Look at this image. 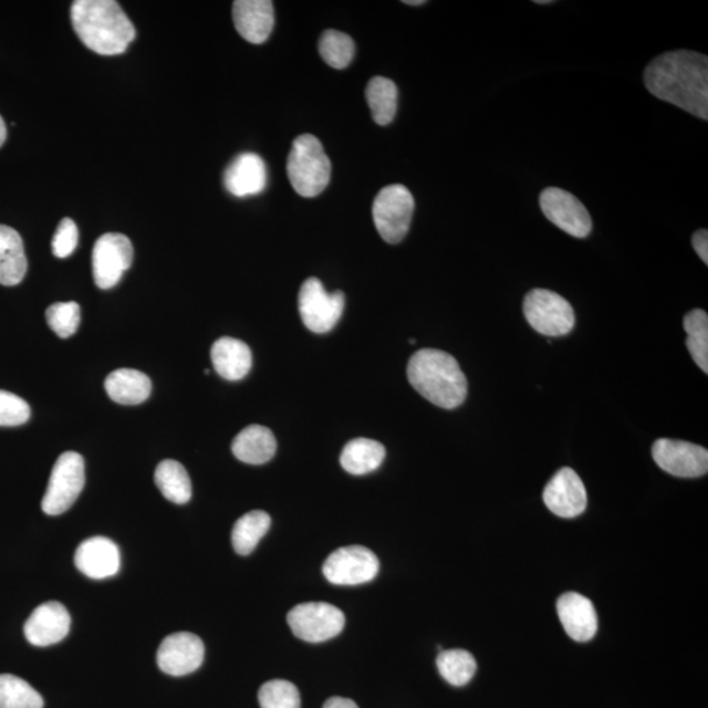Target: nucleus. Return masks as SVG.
I'll list each match as a JSON object with an SVG mask.
<instances>
[{
  "label": "nucleus",
  "instance_id": "nucleus-1",
  "mask_svg": "<svg viewBox=\"0 0 708 708\" xmlns=\"http://www.w3.org/2000/svg\"><path fill=\"white\" fill-rule=\"evenodd\" d=\"M644 83L657 98L698 118H708L707 55L676 51L656 56L644 71Z\"/></svg>",
  "mask_w": 708,
  "mask_h": 708
},
{
  "label": "nucleus",
  "instance_id": "nucleus-2",
  "mask_svg": "<svg viewBox=\"0 0 708 708\" xmlns=\"http://www.w3.org/2000/svg\"><path fill=\"white\" fill-rule=\"evenodd\" d=\"M71 23L90 51L118 55L136 39V30L115 0H76L71 6Z\"/></svg>",
  "mask_w": 708,
  "mask_h": 708
},
{
  "label": "nucleus",
  "instance_id": "nucleus-3",
  "mask_svg": "<svg viewBox=\"0 0 708 708\" xmlns=\"http://www.w3.org/2000/svg\"><path fill=\"white\" fill-rule=\"evenodd\" d=\"M409 384L445 409L462 406L467 396V379L458 361L451 354L438 350H421L410 357L407 367Z\"/></svg>",
  "mask_w": 708,
  "mask_h": 708
},
{
  "label": "nucleus",
  "instance_id": "nucleus-4",
  "mask_svg": "<svg viewBox=\"0 0 708 708\" xmlns=\"http://www.w3.org/2000/svg\"><path fill=\"white\" fill-rule=\"evenodd\" d=\"M287 171L296 194L308 198L321 195L331 179V162L321 140L311 134L296 138L288 157Z\"/></svg>",
  "mask_w": 708,
  "mask_h": 708
},
{
  "label": "nucleus",
  "instance_id": "nucleus-5",
  "mask_svg": "<svg viewBox=\"0 0 708 708\" xmlns=\"http://www.w3.org/2000/svg\"><path fill=\"white\" fill-rule=\"evenodd\" d=\"M523 315L538 334L564 336L575 327L576 316L571 303L548 289H534L523 301Z\"/></svg>",
  "mask_w": 708,
  "mask_h": 708
},
{
  "label": "nucleus",
  "instance_id": "nucleus-6",
  "mask_svg": "<svg viewBox=\"0 0 708 708\" xmlns=\"http://www.w3.org/2000/svg\"><path fill=\"white\" fill-rule=\"evenodd\" d=\"M415 211V200L402 184L381 190L373 204L375 228L385 242L398 244L406 238Z\"/></svg>",
  "mask_w": 708,
  "mask_h": 708
},
{
  "label": "nucleus",
  "instance_id": "nucleus-7",
  "mask_svg": "<svg viewBox=\"0 0 708 708\" xmlns=\"http://www.w3.org/2000/svg\"><path fill=\"white\" fill-rule=\"evenodd\" d=\"M86 472L84 459L75 451H66L56 459L51 479L41 507L49 516H59L69 511L75 500L80 498Z\"/></svg>",
  "mask_w": 708,
  "mask_h": 708
},
{
  "label": "nucleus",
  "instance_id": "nucleus-8",
  "mask_svg": "<svg viewBox=\"0 0 708 708\" xmlns=\"http://www.w3.org/2000/svg\"><path fill=\"white\" fill-rule=\"evenodd\" d=\"M302 322L315 334H327L343 316L345 295L343 292L329 293L316 278L303 282L299 296Z\"/></svg>",
  "mask_w": 708,
  "mask_h": 708
},
{
  "label": "nucleus",
  "instance_id": "nucleus-9",
  "mask_svg": "<svg viewBox=\"0 0 708 708\" xmlns=\"http://www.w3.org/2000/svg\"><path fill=\"white\" fill-rule=\"evenodd\" d=\"M288 623L293 634L309 643H322L342 634L345 615L325 602H306L292 608Z\"/></svg>",
  "mask_w": 708,
  "mask_h": 708
},
{
  "label": "nucleus",
  "instance_id": "nucleus-10",
  "mask_svg": "<svg viewBox=\"0 0 708 708\" xmlns=\"http://www.w3.org/2000/svg\"><path fill=\"white\" fill-rule=\"evenodd\" d=\"M133 254V244L123 233L110 232L98 238L92 252L96 285L104 290L115 288L131 268Z\"/></svg>",
  "mask_w": 708,
  "mask_h": 708
},
{
  "label": "nucleus",
  "instance_id": "nucleus-11",
  "mask_svg": "<svg viewBox=\"0 0 708 708\" xmlns=\"http://www.w3.org/2000/svg\"><path fill=\"white\" fill-rule=\"evenodd\" d=\"M378 571L379 562L374 552L356 544L332 552L323 565L325 579L335 585L369 583Z\"/></svg>",
  "mask_w": 708,
  "mask_h": 708
},
{
  "label": "nucleus",
  "instance_id": "nucleus-12",
  "mask_svg": "<svg viewBox=\"0 0 708 708\" xmlns=\"http://www.w3.org/2000/svg\"><path fill=\"white\" fill-rule=\"evenodd\" d=\"M541 209L549 221L573 238H586L592 231V219L583 202L561 188L544 189Z\"/></svg>",
  "mask_w": 708,
  "mask_h": 708
},
{
  "label": "nucleus",
  "instance_id": "nucleus-13",
  "mask_svg": "<svg viewBox=\"0 0 708 708\" xmlns=\"http://www.w3.org/2000/svg\"><path fill=\"white\" fill-rule=\"evenodd\" d=\"M655 462L678 478H699L708 471V451L704 446L660 438L653 446Z\"/></svg>",
  "mask_w": 708,
  "mask_h": 708
},
{
  "label": "nucleus",
  "instance_id": "nucleus-14",
  "mask_svg": "<svg viewBox=\"0 0 708 708\" xmlns=\"http://www.w3.org/2000/svg\"><path fill=\"white\" fill-rule=\"evenodd\" d=\"M204 656L205 647L200 637L190 633H176L162 642L157 662L166 675L181 677L200 668Z\"/></svg>",
  "mask_w": 708,
  "mask_h": 708
},
{
  "label": "nucleus",
  "instance_id": "nucleus-15",
  "mask_svg": "<svg viewBox=\"0 0 708 708\" xmlns=\"http://www.w3.org/2000/svg\"><path fill=\"white\" fill-rule=\"evenodd\" d=\"M543 501L552 513L563 519H575L585 512L587 506L583 480L570 467H563L544 487Z\"/></svg>",
  "mask_w": 708,
  "mask_h": 708
},
{
  "label": "nucleus",
  "instance_id": "nucleus-16",
  "mask_svg": "<svg viewBox=\"0 0 708 708\" xmlns=\"http://www.w3.org/2000/svg\"><path fill=\"white\" fill-rule=\"evenodd\" d=\"M71 618L67 608L51 601L34 608L24 626L27 641L35 647H49L60 643L70 632Z\"/></svg>",
  "mask_w": 708,
  "mask_h": 708
},
{
  "label": "nucleus",
  "instance_id": "nucleus-17",
  "mask_svg": "<svg viewBox=\"0 0 708 708\" xmlns=\"http://www.w3.org/2000/svg\"><path fill=\"white\" fill-rule=\"evenodd\" d=\"M75 565L90 579H108L119 571L122 555L117 544L110 538L92 537L76 549Z\"/></svg>",
  "mask_w": 708,
  "mask_h": 708
},
{
  "label": "nucleus",
  "instance_id": "nucleus-18",
  "mask_svg": "<svg viewBox=\"0 0 708 708\" xmlns=\"http://www.w3.org/2000/svg\"><path fill=\"white\" fill-rule=\"evenodd\" d=\"M559 620L571 639L587 642L597 634L598 618L590 598L579 593H564L556 602Z\"/></svg>",
  "mask_w": 708,
  "mask_h": 708
},
{
  "label": "nucleus",
  "instance_id": "nucleus-19",
  "mask_svg": "<svg viewBox=\"0 0 708 708\" xmlns=\"http://www.w3.org/2000/svg\"><path fill=\"white\" fill-rule=\"evenodd\" d=\"M232 19L246 41L263 44L273 31V3L269 0H237L232 6Z\"/></svg>",
  "mask_w": 708,
  "mask_h": 708
},
{
  "label": "nucleus",
  "instance_id": "nucleus-20",
  "mask_svg": "<svg viewBox=\"0 0 708 708\" xmlns=\"http://www.w3.org/2000/svg\"><path fill=\"white\" fill-rule=\"evenodd\" d=\"M267 167L258 154L238 155L226 169L223 183L232 196L248 197L263 192L267 187Z\"/></svg>",
  "mask_w": 708,
  "mask_h": 708
},
{
  "label": "nucleus",
  "instance_id": "nucleus-21",
  "mask_svg": "<svg viewBox=\"0 0 708 708\" xmlns=\"http://www.w3.org/2000/svg\"><path fill=\"white\" fill-rule=\"evenodd\" d=\"M211 361L222 378L240 381L251 371L252 353L250 346L240 340L221 337L211 346Z\"/></svg>",
  "mask_w": 708,
  "mask_h": 708
},
{
  "label": "nucleus",
  "instance_id": "nucleus-22",
  "mask_svg": "<svg viewBox=\"0 0 708 708\" xmlns=\"http://www.w3.org/2000/svg\"><path fill=\"white\" fill-rule=\"evenodd\" d=\"M278 449L274 435L263 425H250L233 438L232 452L248 465H264L271 460Z\"/></svg>",
  "mask_w": 708,
  "mask_h": 708
},
{
  "label": "nucleus",
  "instance_id": "nucleus-23",
  "mask_svg": "<svg viewBox=\"0 0 708 708\" xmlns=\"http://www.w3.org/2000/svg\"><path fill=\"white\" fill-rule=\"evenodd\" d=\"M28 261L23 239L10 226L0 225V283L15 287L23 281Z\"/></svg>",
  "mask_w": 708,
  "mask_h": 708
},
{
  "label": "nucleus",
  "instance_id": "nucleus-24",
  "mask_svg": "<svg viewBox=\"0 0 708 708\" xmlns=\"http://www.w3.org/2000/svg\"><path fill=\"white\" fill-rule=\"evenodd\" d=\"M152 388L150 378L134 369L112 372L105 379L106 394L113 402L124 406L140 405L148 399Z\"/></svg>",
  "mask_w": 708,
  "mask_h": 708
},
{
  "label": "nucleus",
  "instance_id": "nucleus-25",
  "mask_svg": "<svg viewBox=\"0 0 708 708\" xmlns=\"http://www.w3.org/2000/svg\"><path fill=\"white\" fill-rule=\"evenodd\" d=\"M386 457L385 446L369 438H356L344 446L340 464L352 476H365L378 469Z\"/></svg>",
  "mask_w": 708,
  "mask_h": 708
},
{
  "label": "nucleus",
  "instance_id": "nucleus-26",
  "mask_svg": "<svg viewBox=\"0 0 708 708\" xmlns=\"http://www.w3.org/2000/svg\"><path fill=\"white\" fill-rule=\"evenodd\" d=\"M154 479L160 493L175 504H186L192 498V483L186 467L177 460H163L155 470Z\"/></svg>",
  "mask_w": 708,
  "mask_h": 708
},
{
  "label": "nucleus",
  "instance_id": "nucleus-27",
  "mask_svg": "<svg viewBox=\"0 0 708 708\" xmlns=\"http://www.w3.org/2000/svg\"><path fill=\"white\" fill-rule=\"evenodd\" d=\"M365 95L374 122L382 126L392 123L398 108V88L395 83L387 77L375 76L367 84Z\"/></svg>",
  "mask_w": 708,
  "mask_h": 708
},
{
  "label": "nucleus",
  "instance_id": "nucleus-28",
  "mask_svg": "<svg viewBox=\"0 0 708 708\" xmlns=\"http://www.w3.org/2000/svg\"><path fill=\"white\" fill-rule=\"evenodd\" d=\"M271 517L264 511L248 512L233 525L231 541L239 555H250L271 528Z\"/></svg>",
  "mask_w": 708,
  "mask_h": 708
},
{
  "label": "nucleus",
  "instance_id": "nucleus-29",
  "mask_svg": "<svg viewBox=\"0 0 708 708\" xmlns=\"http://www.w3.org/2000/svg\"><path fill=\"white\" fill-rule=\"evenodd\" d=\"M437 668L440 675L452 686L469 684L477 671V662L465 649L441 650L437 657Z\"/></svg>",
  "mask_w": 708,
  "mask_h": 708
},
{
  "label": "nucleus",
  "instance_id": "nucleus-30",
  "mask_svg": "<svg viewBox=\"0 0 708 708\" xmlns=\"http://www.w3.org/2000/svg\"><path fill=\"white\" fill-rule=\"evenodd\" d=\"M684 329L688 339L686 345L694 363L708 373V315L706 311L691 310L684 319Z\"/></svg>",
  "mask_w": 708,
  "mask_h": 708
},
{
  "label": "nucleus",
  "instance_id": "nucleus-31",
  "mask_svg": "<svg viewBox=\"0 0 708 708\" xmlns=\"http://www.w3.org/2000/svg\"><path fill=\"white\" fill-rule=\"evenodd\" d=\"M44 699L17 676L0 675V708H42Z\"/></svg>",
  "mask_w": 708,
  "mask_h": 708
},
{
  "label": "nucleus",
  "instance_id": "nucleus-32",
  "mask_svg": "<svg viewBox=\"0 0 708 708\" xmlns=\"http://www.w3.org/2000/svg\"><path fill=\"white\" fill-rule=\"evenodd\" d=\"M319 53L329 66L343 70L351 65L354 56V42L348 34L339 31H325L319 40Z\"/></svg>",
  "mask_w": 708,
  "mask_h": 708
},
{
  "label": "nucleus",
  "instance_id": "nucleus-33",
  "mask_svg": "<svg viewBox=\"0 0 708 708\" xmlns=\"http://www.w3.org/2000/svg\"><path fill=\"white\" fill-rule=\"evenodd\" d=\"M261 708H301V696L296 686L285 679H272L259 690Z\"/></svg>",
  "mask_w": 708,
  "mask_h": 708
},
{
  "label": "nucleus",
  "instance_id": "nucleus-34",
  "mask_svg": "<svg viewBox=\"0 0 708 708\" xmlns=\"http://www.w3.org/2000/svg\"><path fill=\"white\" fill-rule=\"evenodd\" d=\"M46 321L56 336H73L81 324V306L76 302H60L46 310Z\"/></svg>",
  "mask_w": 708,
  "mask_h": 708
},
{
  "label": "nucleus",
  "instance_id": "nucleus-35",
  "mask_svg": "<svg viewBox=\"0 0 708 708\" xmlns=\"http://www.w3.org/2000/svg\"><path fill=\"white\" fill-rule=\"evenodd\" d=\"M31 408L20 396L0 389V427H18L30 420Z\"/></svg>",
  "mask_w": 708,
  "mask_h": 708
},
{
  "label": "nucleus",
  "instance_id": "nucleus-36",
  "mask_svg": "<svg viewBox=\"0 0 708 708\" xmlns=\"http://www.w3.org/2000/svg\"><path fill=\"white\" fill-rule=\"evenodd\" d=\"M80 242V231L71 218H63L53 237L52 250L55 258L65 259L75 251Z\"/></svg>",
  "mask_w": 708,
  "mask_h": 708
},
{
  "label": "nucleus",
  "instance_id": "nucleus-37",
  "mask_svg": "<svg viewBox=\"0 0 708 708\" xmlns=\"http://www.w3.org/2000/svg\"><path fill=\"white\" fill-rule=\"evenodd\" d=\"M691 243L700 260H702L705 264H708V231L698 230L694 233Z\"/></svg>",
  "mask_w": 708,
  "mask_h": 708
},
{
  "label": "nucleus",
  "instance_id": "nucleus-38",
  "mask_svg": "<svg viewBox=\"0 0 708 708\" xmlns=\"http://www.w3.org/2000/svg\"><path fill=\"white\" fill-rule=\"evenodd\" d=\"M323 708H358V706L352 699L334 697L330 698Z\"/></svg>",
  "mask_w": 708,
  "mask_h": 708
},
{
  "label": "nucleus",
  "instance_id": "nucleus-39",
  "mask_svg": "<svg viewBox=\"0 0 708 708\" xmlns=\"http://www.w3.org/2000/svg\"><path fill=\"white\" fill-rule=\"evenodd\" d=\"M6 138H7V127H6L4 119L2 118V116H0V147L3 146Z\"/></svg>",
  "mask_w": 708,
  "mask_h": 708
},
{
  "label": "nucleus",
  "instance_id": "nucleus-40",
  "mask_svg": "<svg viewBox=\"0 0 708 708\" xmlns=\"http://www.w3.org/2000/svg\"><path fill=\"white\" fill-rule=\"evenodd\" d=\"M405 3L408 4V6H421L425 2H424V0H414V2H413V0H407V2H405Z\"/></svg>",
  "mask_w": 708,
  "mask_h": 708
},
{
  "label": "nucleus",
  "instance_id": "nucleus-41",
  "mask_svg": "<svg viewBox=\"0 0 708 708\" xmlns=\"http://www.w3.org/2000/svg\"><path fill=\"white\" fill-rule=\"evenodd\" d=\"M537 4H550L552 2H549V0H543V2H541V0H537L535 2Z\"/></svg>",
  "mask_w": 708,
  "mask_h": 708
}]
</instances>
